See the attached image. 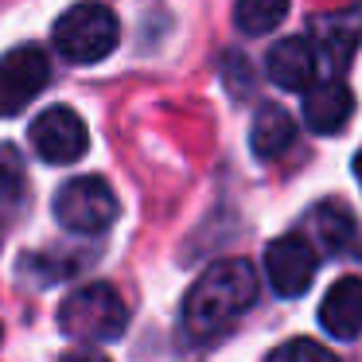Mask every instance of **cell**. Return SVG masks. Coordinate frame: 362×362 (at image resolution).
I'll return each instance as SVG.
<instances>
[{
    "label": "cell",
    "instance_id": "4fadbf2b",
    "mask_svg": "<svg viewBox=\"0 0 362 362\" xmlns=\"http://www.w3.org/2000/svg\"><path fill=\"white\" fill-rule=\"evenodd\" d=\"M292 141H296V121H292L288 110H281V105H261L257 113H253V125H250V148L257 160H276L284 156V152L292 148Z\"/></svg>",
    "mask_w": 362,
    "mask_h": 362
},
{
    "label": "cell",
    "instance_id": "277c9868",
    "mask_svg": "<svg viewBox=\"0 0 362 362\" xmlns=\"http://www.w3.org/2000/svg\"><path fill=\"white\" fill-rule=\"evenodd\" d=\"M117 214H121V203L102 175L66 180L55 195V218L71 234H102L117 222Z\"/></svg>",
    "mask_w": 362,
    "mask_h": 362
},
{
    "label": "cell",
    "instance_id": "5b68a950",
    "mask_svg": "<svg viewBox=\"0 0 362 362\" xmlns=\"http://www.w3.org/2000/svg\"><path fill=\"white\" fill-rule=\"evenodd\" d=\"M51 82V59L43 47L24 43L0 55V117H16Z\"/></svg>",
    "mask_w": 362,
    "mask_h": 362
},
{
    "label": "cell",
    "instance_id": "7a4b0ae2",
    "mask_svg": "<svg viewBox=\"0 0 362 362\" xmlns=\"http://www.w3.org/2000/svg\"><path fill=\"white\" fill-rule=\"evenodd\" d=\"M121 43V24L117 12L102 0H82L71 4L63 16L55 20V47L66 63H102L105 55H113Z\"/></svg>",
    "mask_w": 362,
    "mask_h": 362
},
{
    "label": "cell",
    "instance_id": "3957f363",
    "mask_svg": "<svg viewBox=\"0 0 362 362\" xmlns=\"http://www.w3.org/2000/svg\"><path fill=\"white\" fill-rule=\"evenodd\" d=\"M59 327H63V335L78 339V343H113L129 327V308L113 284L94 281L63 300Z\"/></svg>",
    "mask_w": 362,
    "mask_h": 362
},
{
    "label": "cell",
    "instance_id": "e0dca14e",
    "mask_svg": "<svg viewBox=\"0 0 362 362\" xmlns=\"http://www.w3.org/2000/svg\"><path fill=\"white\" fill-rule=\"evenodd\" d=\"M59 362H110V358H105V354H94V351H71Z\"/></svg>",
    "mask_w": 362,
    "mask_h": 362
},
{
    "label": "cell",
    "instance_id": "8992f818",
    "mask_svg": "<svg viewBox=\"0 0 362 362\" xmlns=\"http://www.w3.org/2000/svg\"><path fill=\"white\" fill-rule=\"evenodd\" d=\"M28 141L43 164H74L90 148V129L71 105H51L32 121Z\"/></svg>",
    "mask_w": 362,
    "mask_h": 362
},
{
    "label": "cell",
    "instance_id": "7c38bea8",
    "mask_svg": "<svg viewBox=\"0 0 362 362\" xmlns=\"http://www.w3.org/2000/svg\"><path fill=\"white\" fill-rule=\"evenodd\" d=\"M315 43L335 66H346L362 43V8H343L331 16H315Z\"/></svg>",
    "mask_w": 362,
    "mask_h": 362
},
{
    "label": "cell",
    "instance_id": "30bf717a",
    "mask_svg": "<svg viewBox=\"0 0 362 362\" xmlns=\"http://www.w3.org/2000/svg\"><path fill=\"white\" fill-rule=\"evenodd\" d=\"M308 226H312L320 250H327L331 257H351L358 253V222H354L351 206L339 203V199H323V203L312 206L308 214Z\"/></svg>",
    "mask_w": 362,
    "mask_h": 362
},
{
    "label": "cell",
    "instance_id": "52a82bcc",
    "mask_svg": "<svg viewBox=\"0 0 362 362\" xmlns=\"http://www.w3.org/2000/svg\"><path fill=\"white\" fill-rule=\"evenodd\" d=\"M320 257H315L312 242L304 234H281L276 242H269L265 250V276L273 284L276 296H300L312 288Z\"/></svg>",
    "mask_w": 362,
    "mask_h": 362
},
{
    "label": "cell",
    "instance_id": "9a60e30c",
    "mask_svg": "<svg viewBox=\"0 0 362 362\" xmlns=\"http://www.w3.org/2000/svg\"><path fill=\"white\" fill-rule=\"evenodd\" d=\"M269 362H339L335 354L327 351V346L320 343V339H288V343H281L273 354H269Z\"/></svg>",
    "mask_w": 362,
    "mask_h": 362
},
{
    "label": "cell",
    "instance_id": "ac0fdd59",
    "mask_svg": "<svg viewBox=\"0 0 362 362\" xmlns=\"http://www.w3.org/2000/svg\"><path fill=\"white\" fill-rule=\"evenodd\" d=\"M354 180H358V187H362V148H358V156H354Z\"/></svg>",
    "mask_w": 362,
    "mask_h": 362
},
{
    "label": "cell",
    "instance_id": "9c48e42d",
    "mask_svg": "<svg viewBox=\"0 0 362 362\" xmlns=\"http://www.w3.org/2000/svg\"><path fill=\"white\" fill-rule=\"evenodd\" d=\"M320 327L335 339L362 335V276H339L320 300Z\"/></svg>",
    "mask_w": 362,
    "mask_h": 362
},
{
    "label": "cell",
    "instance_id": "6da1fadb",
    "mask_svg": "<svg viewBox=\"0 0 362 362\" xmlns=\"http://www.w3.org/2000/svg\"><path fill=\"white\" fill-rule=\"evenodd\" d=\"M257 292H261V284L250 261H242V257L218 261L187 288L183 323L195 335H214L226 323H234L242 312H250L257 304Z\"/></svg>",
    "mask_w": 362,
    "mask_h": 362
},
{
    "label": "cell",
    "instance_id": "2e32d148",
    "mask_svg": "<svg viewBox=\"0 0 362 362\" xmlns=\"http://www.w3.org/2000/svg\"><path fill=\"white\" fill-rule=\"evenodd\" d=\"M24 191V156L16 152V144H0V195L16 199Z\"/></svg>",
    "mask_w": 362,
    "mask_h": 362
},
{
    "label": "cell",
    "instance_id": "8fae6325",
    "mask_svg": "<svg viewBox=\"0 0 362 362\" xmlns=\"http://www.w3.org/2000/svg\"><path fill=\"white\" fill-rule=\"evenodd\" d=\"M354 113V94L346 82L331 78V82H320V86H312L304 94V125L312 129V133H343L346 121H351Z\"/></svg>",
    "mask_w": 362,
    "mask_h": 362
},
{
    "label": "cell",
    "instance_id": "ba28073f",
    "mask_svg": "<svg viewBox=\"0 0 362 362\" xmlns=\"http://www.w3.org/2000/svg\"><path fill=\"white\" fill-rule=\"evenodd\" d=\"M315 43L304 40V35H288V40H276L265 55V74L273 86L281 90H312L315 78Z\"/></svg>",
    "mask_w": 362,
    "mask_h": 362
},
{
    "label": "cell",
    "instance_id": "5bb4252c",
    "mask_svg": "<svg viewBox=\"0 0 362 362\" xmlns=\"http://www.w3.org/2000/svg\"><path fill=\"white\" fill-rule=\"evenodd\" d=\"M288 16V0H238L234 4V24L245 35H265Z\"/></svg>",
    "mask_w": 362,
    "mask_h": 362
}]
</instances>
